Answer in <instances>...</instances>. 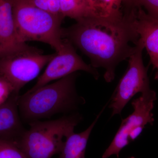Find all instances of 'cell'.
Here are the masks:
<instances>
[{
	"instance_id": "1",
	"label": "cell",
	"mask_w": 158,
	"mask_h": 158,
	"mask_svg": "<svg viewBox=\"0 0 158 158\" xmlns=\"http://www.w3.org/2000/svg\"><path fill=\"white\" fill-rule=\"evenodd\" d=\"M62 38L69 40L90 59L94 68L105 69L108 83L115 78L117 65L129 59L139 39L134 14L85 18L62 29Z\"/></svg>"
},
{
	"instance_id": "2",
	"label": "cell",
	"mask_w": 158,
	"mask_h": 158,
	"mask_svg": "<svg viewBox=\"0 0 158 158\" xmlns=\"http://www.w3.org/2000/svg\"><path fill=\"white\" fill-rule=\"evenodd\" d=\"M77 75L76 73L71 74L19 96V109L23 119L30 123L74 109L78 102L75 88Z\"/></svg>"
},
{
	"instance_id": "3",
	"label": "cell",
	"mask_w": 158,
	"mask_h": 158,
	"mask_svg": "<svg viewBox=\"0 0 158 158\" xmlns=\"http://www.w3.org/2000/svg\"><path fill=\"white\" fill-rule=\"evenodd\" d=\"M12 11L20 42L47 44L56 52L62 47L61 24L64 17L39 9L31 0H12Z\"/></svg>"
},
{
	"instance_id": "4",
	"label": "cell",
	"mask_w": 158,
	"mask_h": 158,
	"mask_svg": "<svg viewBox=\"0 0 158 158\" xmlns=\"http://www.w3.org/2000/svg\"><path fill=\"white\" fill-rule=\"evenodd\" d=\"M81 120V116L73 115L33 122L15 143L28 158H51L60 152L66 138L74 133Z\"/></svg>"
},
{
	"instance_id": "5",
	"label": "cell",
	"mask_w": 158,
	"mask_h": 158,
	"mask_svg": "<svg viewBox=\"0 0 158 158\" xmlns=\"http://www.w3.org/2000/svg\"><path fill=\"white\" fill-rule=\"evenodd\" d=\"M55 55H44L39 49L22 43L13 50L0 55V76L19 94L26 84L38 75Z\"/></svg>"
},
{
	"instance_id": "6",
	"label": "cell",
	"mask_w": 158,
	"mask_h": 158,
	"mask_svg": "<svg viewBox=\"0 0 158 158\" xmlns=\"http://www.w3.org/2000/svg\"><path fill=\"white\" fill-rule=\"evenodd\" d=\"M155 91L151 89L141 93V95L132 102L134 111L122 120L120 127L110 146L105 151L102 158L116 155L118 158L120 151L140 135L146 125L152 124L154 119L152 113Z\"/></svg>"
},
{
	"instance_id": "7",
	"label": "cell",
	"mask_w": 158,
	"mask_h": 158,
	"mask_svg": "<svg viewBox=\"0 0 158 158\" xmlns=\"http://www.w3.org/2000/svg\"><path fill=\"white\" fill-rule=\"evenodd\" d=\"M144 44L139 38L135 45L134 52L129 58L127 70L119 81L113 94L110 108L112 116L121 113L123 108L136 94L150 90L148 68L142 59Z\"/></svg>"
},
{
	"instance_id": "8",
	"label": "cell",
	"mask_w": 158,
	"mask_h": 158,
	"mask_svg": "<svg viewBox=\"0 0 158 158\" xmlns=\"http://www.w3.org/2000/svg\"><path fill=\"white\" fill-rule=\"evenodd\" d=\"M78 71L88 73L96 80L99 78V73L96 69L84 62L77 53L72 43L68 40L62 38V47L60 50L55 54L35 85L27 91H34L52 81L59 80Z\"/></svg>"
},
{
	"instance_id": "9",
	"label": "cell",
	"mask_w": 158,
	"mask_h": 158,
	"mask_svg": "<svg viewBox=\"0 0 158 158\" xmlns=\"http://www.w3.org/2000/svg\"><path fill=\"white\" fill-rule=\"evenodd\" d=\"M134 22L139 38L149 55L150 63L156 70L155 79L158 81V20L139 7L134 12Z\"/></svg>"
},
{
	"instance_id": "10",
	"label": "cell",
	"mask_w": 158,
	"mask_h": 158,
	"mask_svg": "<svg viewBox=\"0 0 158 158\" xmlns=\"http://www.w3.org/2000/svg\"><path fill=\"white\" fill-rule=\"evenodd\" d=\"M19 94L0 105V139L16 142L26 131L18 112Z\"/></svg>"
},
{
	"instance_id": "11",
	"label": "cell",
	"mask_w": 158,
	"mask_h": 158,
	"mask_svg": "<svg viewBox=\"0 0 158 158\" xmlns=\"http://www.w3.org/2000/svg\"><path fill=\"white\" fill-rule=\"evenodd\" d=\"M21 43L15 29L12 0H0V55L13 50Z\"/></svg>"
},
{
	"instance_id": "12",
	"label": "cell",
	"mask_w": 158,
	"mask_h": 158,
	"mask_svg": "<svg viewBox=\"0 0 158 158\" xmlns=\"http://www.w3.org/2000/svg\"><path fill=\"white\" fill-rule=\"evenodd\" d=\"M97 119L86 130L80 133H73L66 138L59 158H85L86 146L89 136Z\"/></svg>"
},
{
	"instance_id": "13",
	"label": "cell",
	"mask_w": 158,
	"mask_h": 158,
	"mask_svg": "<svg viewBox=\"0 0 158 158\" xmlns=\"http://www.w3.org/2000/svg\"><path fill=\"white\" fill-rule=\"evenodd\" d=\"M61 12L64 18H70L76 21L95 16L86 0H61Z\"/></svg>"
},
{
	"instance_id": "14",
	"label": "cell",
	"mask_w": 158,
	"mask_h": 158,
	"mask_svg": "<svg viewBox=\"0 0 158 158\" xmlns=\"http://www.w3.org/2000/svg\"><path fill=\"white\" fill-rule=\"evenodd\" d=\"M123 0H99L100 16H119L123 15Z\"/></svg>"
},
{
	"instance_id": "15",
	"label": "cell",
	"mask_w": 158,
	"mask_h": 158,
	"mask_svg": "<svg viewBox=\"0 0 158 158\" xmlns=\"http://www.w3.org/2000/svg\"><path fill=\"white\" fill-rule=\"evenodd\" d=\"M0 158H28L15 142L0 139Z\"/></svg>"
},
{
	"instance_id": "16",
	"label": "cell",
	"mask_w": 158,
	"mask_h": 158,
	"mask_svg": "<svg viewBox=\"0 0 158 158\" xmlns=\"http://www.w3.org/2000/svg\"><path fill=\"white\" fill-rule=\"evenodd\" d=\"M138 7H144L148 15L158 20V0H138Z\"/></svg>"
},
{
	"instance_id": "17",
	"label": "cell",
	"mask_w": 158,
	"mask_h": 158,
	"mask_svg": "<svg viewBox=\"0 0 158 158\" xmlns=\"http://www.w3.org/2000/svg\"><path fill=\"white\" fill-rule=\"evenodd\" d=\"M14 93H16L12 85L0 76V105L6 102Z\"/></svg>"
},
{
	"instance_id": "18",
	"label": "cell",
	"mask_w": 158,
	"mask_h": 158,
	"mask_svg": "<svg viewBox=\"0 0 158 158\" xmlns=\"http://www.w3.org/2000/svg\"><path fill=\"white\" fill-rule=\"evenodd\" d=\"M48 9L49 12L52 14L62 15L61 12V0H48Z\"/></svg>"
},
{
	"instance_id": "19",
	"label": "cell",
	"mask_w": 158,
	"mask_h": 158,
	"mask_svg": "<svg viewBox=\"0 0 158 158\" xmlns=\"http://www.w3.org/2000/svg\"><path fill=\"white\" fill-rule=\"evenodd\" d=\"M123 6H124L123 13H130L138 7V0H123Z\"/></svg>"
},
{
	"instance_id": "20",
	"label": "cell",
	"mask_w": 158,
	"mask_h": 158,
	"mask_svg": "<svg viewBox=\"0 0 158 158\" xmlns=\"http://www.w3.org/2000/svg\"><path fill=\"white\" fill-rule=\"evenodd\" d=\"M95 16H100L99 0H86Z\"/></svg>"
},
{
	"instance_id": "21",
	"label": "cell",
	"mask_w": 158,
	"mask_h": 158,
	"mask_svg": "<svg viewBox=\"0 0 158 158\" xmlns=\"http://www.w3.org/2000/svg\"><path fill=\"white\" fill-rule=\"evenodd\" d=\"M31 1L35 6H37L39 9L48 11V0H31Z\"/></svg>"
},
{
	"instance_id": "22",
	"label": "cell",
	"mask_w": 158,
	"mask_h": 158,
	"mask_svg": "<svg viewBox=\"0 0 158 158\" xmlns=\"http://www.w3.org/2000/svg\"><path fill=\"white\" fill-rule=\"evenodd\" d=\"M128 158H135L134 157V156H132V157H131Z\"/></svg>"
}]
</instances>
